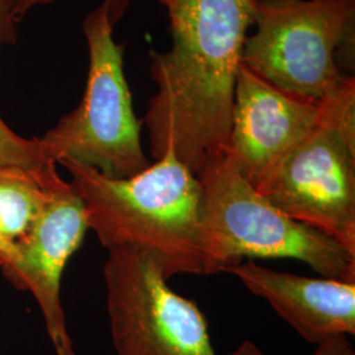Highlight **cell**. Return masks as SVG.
I'll return each instance as SVG.
<instances>
[{
  "label": "cell",
  "mask_w": 355,
  "mask_h": 355,
  "mask_svg": "<svg viewBox=\"0 0 355 355\" xmlns=\"http://www.w3.org/2000/svg\"><path fill=\"white\" fill-rule=\"evenodd\" d=\"M158 1L167 11L171 45L165 53H149L157 91L142 123L155 161L173 152L196 175L211 155L228 146L254 0Z\"/></svg>",
  "instance_id": "1"
},
{
  "label": "cell",
  "mask_w": 355,
  "mask_h": 355,
  "mask_svg": "<svg viewBox=\"0 0 355 355\" xmlns=\"http://www.w3.org/2000/svg\"><path fill=\"white\" fill-rule=\"evenodd\" d=\"M71 175L92 229L104 248L135 246L152 254L166 278L203 275L199 249L202 187L173 152L140 174L104 177L70 159L60 162Z\"/></svg>",
  "instance_id": "2"
},
{
  "label": "cell",
  "mask_w": 355,
  "mask_h": 355,
  "mask_svg": "<svg viewBox=\"0 0 355 355\" xmlns=\"http://www.w3.org/2000/svg\"><path fill=\"white\" fill-rule=\"evenodd\" d=\"M196 177L202 187L203 275L227 272L243 259L292 258L324 278L355 283V254L324 232L282 212L242 177L225 152L211 155Z\"/></svg>",
  "instance_id": "3"
},
{
  "label": "cell",
  "mask_w": 355,
  "mask_h": 355,
  "mask_svg": "<svg viewBox=\"0 0 355 355\" xmlns=\"http://www.w3.org/2000/svg\"><path fill=\"white\" fill-rule=\"evenodd\" d=\"M114 26L103 4L83 20L89 48L83 99L37 142L45 159L54 165L70 159L104 177L125 179L140 174L150 162L141 144L144 123L133 111L124 74V44L114 41Z\"/></svg>",
  "instance_id": "4"
},
{
  "label": "cell",
  "mask_w": 355,
  "mask_h": 355,
  "mask_svg": "<svg viewBox=\"0 0 355 355\" xmlns=\"http://www.w3.org/2000/svg\"><path fill=\"white\" fill-rule=\"evenodd\" d=\"M241 62L274 86L321 102L350 78L355 0H254Z\"/></svg>",
  "instance_id": "5"
},
{
  "label": "cell",
  "mask_w": 355,
  "mask_h": 355,
  "mask_svg": "<svg viewBox=\"0 0 355 355\" xmlns=\"http://www.w3.org/2000/svg\"><path fill=\"white\" fill-rule=\"evenodd\" d=\"M258 191L355 254L354 76L321 101L316 125Z\"/></svg>",
  "instance_id": "6"
},
{
  "label": "cell",
  "mask_w": 355,
  "mask_h": 355,
  "mask_svg": "<svg viewBox=\"0 0 355 355\" xmlns=\"http://www.w3.org/2000/svg\"><path fill=\"white\" fill-rule=\"evenodd\" d=\"M107 308L117 355H216L203 312L173 291L152 254L108 249Z\"/></svg>",
  "instance_id": "7"
},
{
  "label": "cell",
  "mask_w": 355,
  "mask_h": 355,
  "mask_svg": "<svg viewBox=\"0 0 355 355\" xmlns=\"http://www.w3.org/2000/svg\"><path fill=\"white\" fill-rule=\"evenodd\" d=\"M320 112L321 102L279 89L241 62L224 152L242 177L261 190L316 125Z\"/></svg>",
  "instance_id": "8"
},
{
  "label": "cell",
  "mask_w": 355,
  "mask_h": 355,
  "mask_svg": "<svg viewBox=\"0 0 355 355\" xmlns=\"http://www.w3.org/2000/svg\"><path fill=\"white\" fill-rule=\"evenodd\" d=\"M87 230L82 199L70 182L61 179L35 225L15 245L17 259L8 279L33 293L57 355H76L61 303V279Z\"/></svg>",
  "instance_id": "9"
},
{
  "label": "cell",
  "mask_w": 355,
  "mask_h": 355,
  "mask_svg": "<svg viewBox=\"0 0 355 355\" xmlns=\"http://www.w3.org/2000/svg\"><path fill=\"white\" fill-rule=\"evenodd\" d=\"M242 284L265 299L305 341L355 334V283L331 278H308L275 271L248 259L229 268Z\"/></svg>",
  "instance_id": "10"
},
{
  "label": "cell",
  "mask_w": 355,
  "mask_h": 355,
  "mask_svg": "<svg viewBox=\"0 0 355 355\" xmlns=\"http://www.w3.org/2000/svg\"><path fill=\"white\" fill-rule=\"evenodd\" d=\"M58 177L44 183L28 173L0 170V236L16 245L35 225Z\"/></svg>",
  "instance_id": "11"
},
{
  "label": "cell",
  "mask_w": 355,
  "mask_h": 355,
  "mask_svg": "<svg viewBox=\"0 0 355 355\" xmlns=\"http://www.w3.org/2000/svg\"><path fill=\"white\" fill-rule=\"evenodd\" d=\"M0 170L23 171L51 183L60 174L55 165L45 159L37 139L26 140L15 133L0 117Z\"/></svg>",
  "instance_id": "12"
},
{
  "label": "cell",
  "mask_w": 355,
  "mask_h": 355,
  "mask_svg": "<svg viewBox=\"0 0 355 355\" xmlns=\"http://www.w3.org/2000/svg\"><path fill=\"white\" fill-rule=\"evenodd\" d=\"M229 355H266L263 354L253 343H243ZM312 355H355L353 343H350L349 336L337 334L325 338L324 341L318 343V349Z\"/></svg>",
  "instance_id": "13"
},
{
  "label": "cell",
  "mask_w": 355,
  "mask_h": 355,
  "mask_svg": "<svg viewBox=\"0 0 355 355\" xmlns=\"http://www.w3.org/2000/svg\"><path fill=\"white\" fill-rule=\"evenodd\" d=\"M12 1L13 16L16 21H21L28 13L31 12L35 7L51 4L55 0H11ZM130 0H103V6L107 8L111 21L116 24L117 20L127 11Z\"/></svg>",
  "instance_id": "14"
},
{
  "label": "cell",
  "mask_w": 355,
  "mask_h": 355,
  "mask_svg": "<svg viewBox=\"0 0 355 355\" xmlns=\"http://www.w3.org/2000/svg\"><path fill=\"white\" fill-rule=\"evenodd\" d=\"M16 19L13 16L12 1L0 0V48L16 41Z\"/></svg>",
  "instance_id": "15"
},
{
  "label": "cell",
  "mask_w": 355,
  "mask_h": 355,
  "mask_svg": "<svg viewBox=\"0 0 355 355\" xmlns=\"http://www.w3.org/2000/svg\"><path fill=\"white\" fill-rule=\"evenodd\" d=\"M16 259H17L16 246L11 242L6 241L0 236V267L3 268V272L7 278L12 272L13 267L16 265Z\"/></svg>",
  "instance_id": "16"
}]
</instances>
